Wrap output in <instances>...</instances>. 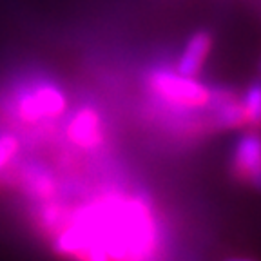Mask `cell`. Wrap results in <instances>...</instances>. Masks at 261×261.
Listing matches in <instances>:
<instances>
[{"mask_svg":"<svg viewBox=\"0 0 261 261\" xmlns=\"http://www.w3.org/2000/svg\"><path fill=\"white\" fill-rule=\"evenodd\" d=\"M28 187L37 196H51L53 194V179L49 174H44V171H31L28 176Z\"/></svg>","mask_w":261,"mask_h":261,"instance_id":"8","label":"cell"},{"mask_svg":"<svg viewBox=\"0 0 261 261\" xmlns=\"http://www.w3.org/2000/svg\"><path fill=\"white\" fill-rule=\"evenodd\" d=\"M211 35L205 31L194 33L189 42L185 44L184 51L179 55L178 65H176V71L184 76H192L200 73V69L203 67L205 60L208 57V51H211Z\"/></svg>","mask_w":261,"mask_h":261,"instance_id":"6","label":"cell"},{"mask_svg":"<svg viewBox=\"0 0 261 261\" xmlns=\"http://www.w3.org/2000/svg\"><path fill=\"white\" fill-rule=\"evenodd\" d=\"M245 111V120L247 127L254 130H261V80L252 82L241 98Z\"/></svg>","mask_w":261,"mask_h":261,"instance_id":"7","label":"cell"},{"mask_svg":"<svg viewBox=\"0 0 261 261\" xmlns=\"http://www.w3.org/2000/svg\"><path fill=\"white\" fill-rule=\"evenodd\" d=\"M228 261H249V259H228Z\"/></svg>","mask_w":261,"mask_h":261,"instance_id":"10","label":"cell"},{"mask_svg":"<svg viewBox=\"0 0 261 261\" xmlns=\"http://www.w3.org/2000/svg\"><path fill=\"white\" fill-rule=\"evenodd\" d=\"M69 138L78 147H91L100 145L102 142V120L98 113L91 107H84L73 116L69 123Z\"/></svg>","mask_w":261,"mask_h":261,"instance_id":"5","label":"cell"},{"mask_svg":"<svg viewBox=\"0 0 261 261\" xmlns=\"http://www.w3.org/2000/svg\"><path fill=\"white\" fill-rule=\"evenodd\" d=\"M259 73H261V60H259Z\"/></svg>","mask_w":261,"mask_h":261,"instance_id":"11","label":"cell"},{"mask_svg":"<svg viewBox=\"0 0 261 261\" xmlns=\"http://www.w3.org/2000/svg\"><path fill=\"white\" fill-rule=\"evenodd\" d=\"M230 174L240 184L261 191V130L250 129L236 142L230 156Z\"/></svg>","mask_w":261,"mask_h":261,"instance_id":"2","label":"cell"},{"mask_svg":"<svg viewBox=\"0 0 261 261\" xmlns=\"http://www.w3.org/2000/svg\"><path fill=\"white\" fill-rule=\"evenodd\" d=\"M16 151H18V142L15 136H0V169L8 165V162L16 154Z\"/></svg>","mask_w":261,"mask_h":261,"instance_id":"9","label":"cell"},{"mask_svg":"<svg viewBox=\"0 0 261 261\" xmlns=\"http://www.w3.org/2000/svg\"><path fill=\"white\" fill-rule=\"evenodd\" d=\"M208 107V125L218 130H234L247 127L243 103L228 91H218L211 94Z\"/></svg>","mask_w":261,"mask_h":261,"instance_id":"4","label":"cell"},{"mask_svg":"<svg viewBox=\"0 0 261 261\" xmlns=\"http://www.w3.org/2000/svg\"><path fill=\"white\" fill-rule=\"evenodd\" d=\"M149 87L156 96L171 107L196 109L207 107L212 91L192 76H184L178 71L158 69L149 76Z\"/></svg>","mask_w":261,"mask_h":261,"instance_id":"1","label":"cell"},{"mask_svg":"<svg viewBox=\"0 0 261 261\" xmlns=\"http://www.w3.org/2000/svg\"><path fill=\"white\" fill-rule=\"evenodd\" d=\"M65 109V98L51 84L33 87L18 96V114L25 122H37L49 116H58Z\"/></svg>","mask_w":261,"mask_h":261,"instance_id":"3","label":"cell"}]
</instances>
